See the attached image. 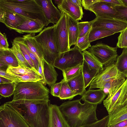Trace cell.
I'll return each mask as SVG.
<instances>
[{
  "mask_svg": "<svg viewBox=\"0 0 127 127\" xmlns=\"http://www.w3.org/2000/svg\"><path fill=\"white\" fill-rule=\"evenodd\" d=\"M31 127H49L50 100L21 99L6 102Z\"/></svg>",
  "mask_w": 127,
  "mask_h": 127,
  "instance_id": "obj_1",
  "label": "cell"
},
{
  "mask_svg": "<svg viewBox=\"0 0 127 127\" xmlns=\"http://www.w3.org/2000/svg\"><path fill=\"white\" fill-rule=\"evenodd\" d=\"M0 8L36 21L45 26L49 24L37 0H29L21 3L14 2L11 0H0Z\"/></svg>",
  "mask_w": 127,
  "mask_h": 127,
  "instance_id": "obj_2",
  "label": "cell"
},
{
  "mask_svg": "<svg viewBox=\"0 0 127 127\" xmlns=\"http://www.w3.org/2000/svg\"><path fill=\"white\" fill-rule=\"evenodd\" d=\"M49 92L40 81L20 82L17 85L12 100L49 99Z\"/></svg>",
  "mask_w": 127,
  "mask_h": 127,
  "instance_id": "obj_3",
  "label": "cell"
},
{
  "mask_svg": "<svg viewBox=\"0 0 127 127\" xmlns=\"http://www.w3.org/2000/svg\"><path fill=\"white\" fill-rule=\"evenodd\" d=\"M54 31V25L45 27L38 35L34 36L42 49L44 59L53 65L60 54L56 44Z\"/></svg>",
  "mask_w": 127,
  "mask_h": 127,
  "instance_id": "obj_4",
  "label": "cell"
},
{
  "mask_svg": "<svg viewBox=\"0 0 127 127\" xmlns=\"http://www.w3.org/2000/svg\"><path fill=\"white\" fill-rule=\"evenodd\" d=\"M0 127H31L21 116L6 102L0 107Z\"/></svg>",
  "mask_w": 127,
  "mask_h": 127,
  "instance_id": "obj_5",
  "label": "cell"
},
{
  "mask_svg": "<svg viewBox=\"0 0 127 127\" xmlns=\"http://www.w3.org/2000/svg\"><path fill=\"white\" fill-rule=\"evenodd\" d=\"M82 52L76 46L60 54L53 65L62 71L77 65L83 62Z\"/></svg>",
  "mask_w": 127,
  "mask_h": 127,
  "instance_id": "obj_6",
  "label": "cell"
},
{
  "mask_svg": "<svg viewBox=\"0 0 127 127\" xmlns=\"http://www.w3.org/2000/svg\"><path fill=\"white\" fill-rule=\"evenodd\" d=\"M61 18L55 25V34L56 44L60 53L69 50L68 16L61 12Z\"/></svg>",
  "mask_w": 127,
  "mask_h": 127,
  "instance_id": "obj_7",
  "label": "cell"
},
{
  "mask_svg": "<svg viewBox=\"0 0 127 127\" xmlns=\"http://www.w3.org/2000/svg\"><path fill=\"white\" fill-rule=\"evenodd\" d=\"M117 48L100 43L91 46L87 51L103 66L116 61Z\"/></svg>",
  "mask_w": 127,
  "mask_h": 127,
  "instance_id": "obj_8",
  "label": "cell"
},
{
  "mask_svg": "<svg viewBox=\"0 0 127 127\" xmlns=\"http://www.w3.org/2000/svg\"><path fill=\"white\" fill-rule=\"evenodd\" d=\"M103 104L108 113L127 104V78L116 92L108 95Z\"/></svg>",
  "mask_w": 127,
  "mask_h": 127,
  "instance_id": "obj_9",
  "label": "cell"
},
{
  "mask_svg": "<svg viewBox=\"0 0 127 127\" xmlns=\"http://www.w3.org/2000/svg\"><path fill=\"white\" fill-rule=\"evenodd\" d=\"M122 76L124 75L119 72L115 62L103 66L102 69L98 73L92 81L89 89L100 88L105 84L112 79Z\"/></svg>",
  "mask_w": 127,
  "mask_h": 127,
  "instance_id": "obj_10",
  "label": "cell"
},
{
  "mask_svg": "<svg viewBox=\"0 0 127 127\" xmlns=\"http://www.w3.org/2000/svg\"><path fill=\"white\" fill-rule=\"evenodd\" d=\"M80 99L68 101L59 106V109L64 117L71 127H74L76 119L82 107L83 104Z\"/></svg>",
  "mask_w": 127,
  "mask_h": 127,
  "instance_id": "obj_11",
  "label": "cell"
},
{
  "mask_svg": "<svg viewBox=\"0 0 127 127\" xmlns=\"http://www.w3.org/2000/svg\"><path fill=\"white\" fill-rule=\"evenodd\" d=\"M97 105L84 102L74 127H80L98 121L96 113Z\"/></svg>",
  "mask_w": 127,
  "mask_h": 127,
  "instance_id": "obj_12",
  "label": "cell"
},
{
  "mask_svg": "<svg viewBox=\"0 0 127 127\" xmlns=\"http://www.w3.org/2000/svg\"><path fill=\"white\" fill-rule=\"evenodd\" d=\"M92 28H100L112 31L115 33L121 32L127 28V22L114 18H102L96 17L90 21Z\"/></svg>",
  "mask_w": 127,
  "mask_h": 127,
  "instance_id": "obj_13",
  "label": "cell"
},
{
  "mask_svg": "<svg viewBox=\"0 0 127 127\" xmlns=\"http://www.w3.org/2000/svg\"><path fill=\"white\" fill-rule=\"evenodd\" d=\"M88 10L94 12L96 17L100 18H116L117 15L115 6L102 0H98L90 7Z\"/></svg>",
  "mask_w": 127,
  "mask_h": 127,
  "instance_id": "obj_14",
  "label": "cell"
},
{
  "mask_svg": "<svg viewBox=\"0 0 127 127\" xmlns=\"http://www.w3.org/2000/svg\"><path fill=\"white\" fill-rule=\"evenodd\" d=\"M27 19L13 12L0 8V22L10 29L14 30Z\"/></svg>",
  "mask_w": 127,
  "mask_h": 127,
  "instance_id": "obj_15",
  "label": "cell"
},
{
  "mask_svg": "<svg viewBox=\"0 0 127 127\" xmlns=\"http://www.w3.org/2000/svg\"><path fill=\"white\" fill-rule=\"evenodd\" d=\"M41 6L49 24H56L60 19L61 12L54 5L51 0H37Z\"/></svg>",
  "mask_w": 127,
  "mask_h": 127,
  "instance_id": "obj_16",
  "label": "cell"
},
{
  "mask_svg": "<svg viewBox=\"0 0 127 127\" xmlns=\"http://www.w3.org/2000/svg\"><path fill=\"white\" fill-rule=\"evenodd\" d=\"M49 127H71L56 105L50 104Z\"/></svg>",
  "mask_w": 127,
  "mask_h": 127,
  "instance_id": "obj_17",
  "label": "cell"
},
{
  "mask_svg": "<svg viewBox=\"0 0 127 127\" xmlns=\"http://www.w3.org/2000/svg\"><path fill=\"white\" fill-rule=\"evenodd\" d=\"M58 7L61 12H64L78 22L83 17V11L70 0H63Z\"/></svg>",
  "mask_w": 127,
  "mask_h": 127,
  "instance_id": "obj_18",
  "label": "cell"
},
{
  "mask_svg": "<svg viewBox=\"0 0 127 127\" xmlns=\"http://www.w3.org/2000/svg\"><path fill=\"white\" fill-rule=\"evenodd\" d=\"M43 70L42 83L47 84L50 87L55 83L57 80L58 74L53 65L49 63L44 58L41 62Z\"/></svg>",
  "mask_w": 127,
  "mask_h": 127,
  "instance_id": "obj_19",
  "label": "cell"
},
{
  "mask_svg": "<svg viewBox=\"0 0 127 127\" xmlns=\"http://www.w3.org/2000/svg\"><path fill=\"white\" fill-rule=\"evenodd\" d=\"M35 35L27 34L23 35L22 37L24 43L36 56L39 63L41 64V62L44 59L43 50L40 44L35 39Z\"/></svg>",
  "mask_w": 127,
  "mask_h": 127,
  "instance_id": "obj_20",
  "label": "cell"
},
{
  "mask_svg": "<svg viewBox=\"0 0 127 127\" xmlns=\"http://www.w3.org/2000/svg\"><path fill=\"white\" fill-rule=\"evenodd\" d=\"M45 27L44 25L36 21L27 19L22 24L17 26L14 30L20 34H35L40 32Z\"/></svg>",
  "mask_w": 127,
  "mask_h": 127,
  "instance_id": "obj_21",
  "label": "cell"
},
{
  "mask_svg": "<svg viewBox=\"0 0 127 127\" xmlns=\"http://www.w3.org/2000/svg\"><path fill=\"white\" fill-rule=\"evenodd\" d=\"M107 95L102 89H89L86 91L81 99L83 101L93 104H101Z\"/></svg>",
  "mask_w": 127,
  "mask_h": 127,
  "instance_id": "obj_22",
  "label": "cell"
},
{
  "mask_svg": "<svg viewBox=\"0 0 127 127\" xmlns=\"http://www.w3.org/2000/svg\"><path fill=\"white\" fill-rule=\"evenodd\" d=\"M66 82L76 96H82L86 91L82 70L78 75Z\"/></svg>",
  "mask_w": 127,
  "mask_h": 127,
  "instance_id": "obj_23",
  "label": "cell"
},
{
  "mask_svg": "<svg viewBox=\"0 0 127 127\" xmlns=\"http://www.w3.org/2000/svg\"><path fill=\"white\" fill-rule=\"evenodd\" d=\"M109 116L107 127L127 119V104L108 113Z\"/></svg>",
  "mask_w": 127,
  "mask_h": 127,
  "instance_id": "obj_24",
  "label": "cell"
},
{
  "mask_svg": "<svg viewBox=\"0 0 127 127\" xmlns=\"http://www.w3.org/2000/svg\"><path fill=\"white\" fill-rule=\"evenodd\" d=\"M126 77L122 76L113 79L105 84L100 89L108 95L113 94L125 82Z\"/></svg>",
  "mask_w": 127,
  "mask_h": 127,
  "instance_id": "obj_25",
  "label": "cell"
},
{
  "mask_svg": "<svg viewBox=\"0 0 127 127\" xmlns=\"http://www.w3.org/2000/svg\"><path fill=\"white\" fill-rule=\"evenodd\" d=\"M69 34V45L70 48L72 45H75L78 38V28L77 22L67 15Z\"/></svg>",
  "mask_w": 127,
  "mask_h": 127,
  "instance_id": "obj_26",
  "label": "cell"
},
{
  "mask_svg": "<svg viewBox=\"0 0 127 127\" xmlns=\"http://www.w3.org/2000/svg\"><path fill=\"white\" fill-rule=\"evenodd\" d=\"M0 62L8 67H16L19 66L16 56L10 48L7 49H0Z\"/></svg>",
  "mask_w": 127,
  "mask_h": 127,
  "instance_id": "obj_27",
  "label": "cell"
},
{
  "mask_svg": "<svg viewBox=\"0 0 127 127\" xmlns=\"http://www.w3.org/2000/svg\"><path fill=\"white\" fill-rule=\"evenodd\" d=\"M82 72L86 88L90 85L99 71L90 66L84 59Z\"/></svg>",
  "mask_w": 127,
  "mask_h": 127,
  "instance_id": "obj_28",
  "label": "cell"
},
{
  "mask_svg": "<svg viewBox=\"0 0 127 127\" xmlns=\"http://www.w3.org/2000/svg\"><path fill=\"white\" fill-rule=\"evenodd\" d=\"M116 33L111 30L106 29L92 28L89 35V40L91 43L100 39L110 36Z\"/></svg>",
  "mask_w": 127,
  "mask_h": 127,
  "instance_id": "obj_29",
  "label": "cell"
},
{
  "mask_svg": "<svg viewBox=\"0 0 127 127\" xmlns=\"http://www.w3.org/2000/svg\"><path fill=\"white\" fill-rule=\"evenodd\" d=\"M115 62L119 72L127 78V48H124L121 54L118 56Z\"/></svg>",
  "mask_w": 127,
  "mask_h": 127,
  "instance_id": "obj_30",
  "label": "cell"
},
{
  "mask_svg": "<svg viewBox=\"0 0 127 127\" xmlns=\"http://www.w3.org/2000/svg\"><path fill=\"white\" fill-rule=\"evenodd\" d=\"M13 40L17 43L20 49L23 50L30 56L34 64L36 70L38 72L39 62L35 55L30 50L24 43L22 37H17Z\"/></svg>",
  "mask_w": 127,
  "mask_h": 127,
  "instance_id": "obj_31",
  "label": "cell"
},
{
  "mask_svg": "<svg viewBox=\"0 0 127 127\" xmlns=\"http://www.w3.org/2000/svg\"><path fill=\"white\" fill-rule=\"evenodd\" d=\"M11 43L12 46L10 49L16 56L19 65L32 68L25 59L17 43L13 40Z\"/></svg>",
  "mask_w": 127,
  "mask_h": 127,
  "instance_id": "obj_32",
  "label": "cell"
},
{
  "mask_svg": "<svg viewBox=\"0 0 127 127\" xmlns=\"http://www.w3.org/2000/svg\"><path fill=\"white\" fill-rule=\"evenodd\" d=\"M82 53L84 60L90 66L99 71L102 69L103 66L87 51H84Z\"/></svg>",
  "mask_w": 127,
  "mask_h": 127,
  "instance_id": "obj_33",
  "label": "cell"
},
{
  "mask_svg": "<svg viewBox=\"0 0 127 127\" xmlns=\"http://www.w3.org/2000/svg\"><path fill=\"white\" fill-rule=\"evenodd\" d=\"M17 84L15 82L0 84V95L4 97H7L13 95Z\"/></svg>",
  "mask_w": 127,
  "mask_h": 127,
  "instance_id": "obj_34",
  "label": "cell"
},
{
  "mask_svg": "<svg viewBox=\"0 0 127 127\" xmlns=\"http://www.w3.org/2000/svg\"><path fill=\"white\" fill-rule=\"evenodd\" d=\"M62 83L59 98L61 99L71 100L76 95L73 93L70 87L63 79Z\"/></svg>",
  "mask_w": 127,
  "mask_h": 127,
  "instance_id": "obj_35",
  "label": "cell"
},
{
  "mask_svg": "<svg viewBox=\"0 0 127 127\" xmlns=\"http://www.w3.org/2000/svg\"><path fill=\"white\" fill-rule=\"evenodd\" d=\"M13 75L18 78L21 82L40 81L42 83L43 80L38 72L35 70L31 73L23 75Z\"/></svg>",
  "mask_w": 127,
  "mask_h": 127,
  "instance_id": "obj_36",
  "label": "cell"
},
{
  "mask_svg": "<svg viewBox=\"0 0 127 127\" xmlns=\"http://www.w3.org/2000/svg\"><path fill=\"white\" fill-rule=\"evenodd\" d=\"M83 63L63 71V79L66 82L79 74L82 70Z\"/></svg>",
  "mask_w": 127,
  "mask_h": 127,
  "instance_id": "obj_37",
  "label": "cell"
},
{
  "mask_svg": "<svg viewBox=\"0 0 127 127\" xmlns=\"http://www.w3.org/2000/svg\"><path fill=\"white\" fill-rule=\"evenodd\" d=\"M34 70L36 71L32 68L19 65L16 67H9L6 72L7 73L12 75H23L31 73Z\"/></svg>",
  "mask_w": 127,
  "mask_h": 127,
  "instance_id": "obj_38",
  "label": "cell"
},
{
  "mask_svg": "<svg viewBox=\"0 0 127 127\" xmlns=\"http://www.w3.org/2000/svg\"><path fill=\"white\" fill-rule=\"evenodd\" d=\"M92 29L84 36L81 38H78L77 44L75 45L77 46L82 52L86 50L87 49L91 47L90 43L88 37L89 33Z\"/></svg>",
  "mask_w": 127,
  "mask_h": 127,
  "instance_id": "obj_39",
  "label": "cell"
},
{
  "mask_svg": "<svg viewBox=\"0 0 127 127\" xmlns=\"http://www.w3.org/2000/svg\"><path fill=\"white\" fill-rule=\"evenodd\" d=\"M78 38L85 35L92 28V24L91 21L83 22L78 23Z\"/></svg>",
  "mask_w": 127,
  "mask_h": 127,
  "instance_id": "obj_40",
  "label": "cell"
},
{
  "mask_svg": "<svg viewBox=\"0 0 127 127\" xmlns=\"http://www.w3.org/2000/svg\"><path fill=\"white\" fill-rule=\"evenodd\" d=\"M118 39L116 47L121 48H127V28L120 32Z\"/></svg>",
  "mask_w": 127,
  "mask_h": 127,
  "instance_id": "obj_41",
  "label": "cell"
},
{
  "mask_svg": "<svg viewBox=\"0 0 127 127\" xmlns=\"http://www.w3.org/2000/svg\"><path fill=\"white\" fill-rule=\"evenodd\" d=\"M117 11L116 19L122 20L127 22V7L123 6H115Z\"/></svg>",
  "mask_w": 127,
  "mask_h": 127,
  "instance_id": "obj_42",
  "label": "cell"
},
{
  "mask_svg": "<svg viewBox=\"0 0 127 127\" xmlns=\"http://www.w3.org/2000/svg\"><path fill=\"white\" fill-rule=\"evenodd\" d=\"M109 119L108 115L95 123L80 127H107Z\"/></svg>",
  "mask_w": 127,
  "mask_h": 127,
  "instance_id": "obj_43",
  "label": "cell"
},
{
  "mask_svg": "<svg viewBox=\"0 0 127 127\" xmlns=\"http://www.w3.org/2000/svg\"><path fill=\"white\" fill-rule=\"evenodd\" d=\"M62 83L61 82L55 83L51 87L50 93L53 96L59 97Z\"/></svg>",
  "mask_w": 127,
  "mask_h": 127,
  "instance_id": "obj_44",
  "label": "cell"
},
{
  "mask_svg": "<svg viewBox=\"0 0 127 127\" xmlns=\"http://www.w3.org/2000/svg\"><path fill=\"white\" fill-rule=\"evenodd\" d=\"M9 45L5 33L0 32V49L5 50L9 49Z\"/></svg>",
  "mask_w": 127,
  "mask_h": 127,
  "instance_id": "obj_45",
  "label": "cell"
},
{
  "mask_svg": "<svg viewBox=\"0 0 127 127\" xmlns=\"http://www.w3.org/2000/svg\"><path fill=\"white\" fill-rule=\"evenodd\" d=\"M0 76L3 77L18 84L21 82L18 78L13 75L7 73L6 71L0 70Z\"/></svg>",
  "mask_w": 127,
  "mask_h": 127,
  "instance_id": "obj_46",
  "label": "cell"
},
{
  "mask_svg": "<svg viewBox=\"0 0 127 127\" xmlns=\"http://www.w3.org/2000/svg\"><path fill=\"white\" fill-rule=\"evenodd\" d=\"M98 0H82L81 3L82 6L85 9L88 10L90 7Z\"/></svg>",
  "mask_w": 127,
  "mask_h": 127,
  "instance_id": "obj_47",
  "label": "cell"
},
{
  "mask_svg": "<svg viewBox=\"0 0 127 127\" xmlns=\"http://www.w3.org/2000/svg\"><path fill=\"white\" fill-rule=\"evenodd\" d=\"M20 49L25 59L29 65L32 68L37 71L36 70L34 64L30 56L23 50L20 48Z\"/></svg>",
  "mask_w": 127,
  "mask_h": 127,
  "instance_id": "obj_48",
  "label": "cell"
},
{
  "mask_svg": "<svg viewBox=\"0 0 127 127\" xmlns=\"http://www.w3.org/2000/svg\"><path fill=\"white\" fill-rule=\"evenodd\" d=\"M102 0L115 6L124 5L121 0Z\"/></svg>",
  "mask_w": 127,
  "mask_h": 127,
  "instance_id": "obj_49",
  "label": "cell"
},
{
  "mask_svg": "<svg viewBox=\"0 0 127 127\" xmlns=\"http://www.w3.org/2000/svg\"><path fill=\"white\" fill-rule=\"evenodd\" d=\"M127 126V119L122 121L110 127H124Z\"/></svg>",
  "mask_w": 127,
  "mask_h": 127,
  "instance_id": "obj_50",
  "label": "cell"
},
{
  "mask_svg": "<svg viewBox=\"0 0 127 127\" xmlns=\"http://www.w3.org/2000/svg\"><path fill=\"white\" fill-rule=\"evenodd\" d=\"M70 0L73 3L78 7L82 11H83L82 7L81 0Z\"/></svg>",
  "mask_w": 127,
  "mask_h": 127,
  "instance_id": "obj_51",
  "label": "cell"
},
{
  "mask_svg": "<svg viewBox=\"0 0 127 127\" xmlns=\"http://www.w3.org/2000/svg\"><path fill=\"white\" fill-rule=\"evenodd\" d=\"M14 82L13 81L0 76V84L11 83Z\"/></svg>",
  "mask_w": 127,
  "mask_h": 127,
  "instance_id": "obj_52",
  "label": "cell"
},
{
  "mask_svg": "<svg viewBox=\"0 0 127 127\" xmlns=\"http://www.w3.org/2000/svg\"><path fill=\"white\" fill-rule=\"evenodd\" d=\"M8 67L5 64L0 62V70L6 71Z\"/></svg>",
  "mask_w": 127,
  "mask_h": 127,
  "instance_id": "obj_53",
  "label": "cell"
},
{
  "mask_svg": "<svg viewBox=\"0 0 127 127\" xmlns=\"http://www.w3.org/2000/svg\"><path fill=\"white\" fill-rule=\"evenodd\" d=\"M11 1L13 2L17 3H21L27 2L29 0H11Z\"/></svg>",
  "mask_w": 127,
  "mask_h": 127,
  "instance_id": "obj_54",
  "label": "cell"
},
{
  "mask_svg": "<svg viewBox=\"0 0 127 127\" xmlns=\"http://www.w3.org/2000/svg\"><path fill=\"white\" fill-rule=\"evenodd\" d=\"M63 0H55L54 1L55 3L58 5L61 4Z\"/></svg>",
  "mask_w": 127,
  "mask_h": 127,
  "instance_id": "obj_55",
  "label": "cell"
},
{
  "mask_svg": "<svg viewBox=\"0 0 127 127\" xmlns=\"http://www.w3.org/2000/svg\"><path fill=\"white\" fill-rule=\"evenodd\" d=\"M124 6L127 7V0H121Z\"/></svg>",
  "mask_w": 127,
  "mask_h": 127,
  "instance_id": "obj_56",
  "label": "cell"
},
{
  "mask_svg": "<svg viewBox=\"0 0 127 127\" xmlns=\"http://www.w3.org/2000/svg\"><path fill=\"white\" fill-rule=\"evenodd\" d=\"M127 127V126H125V127Z\"/></svg>",
  "mask_w": 127,
  "mask_h": 127,
  "instance_id": "obj_57",
  "label": "cell"
}]
</instances>
